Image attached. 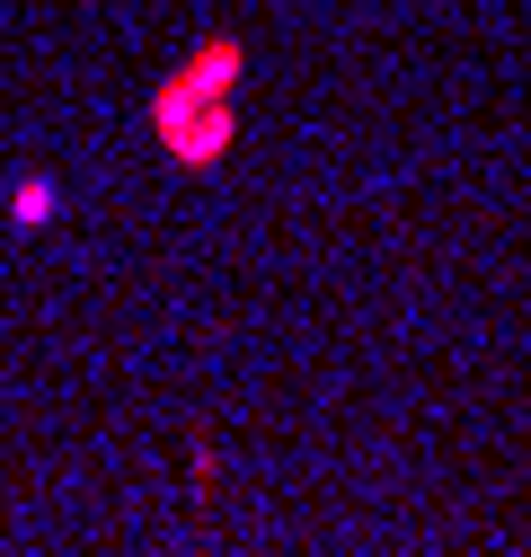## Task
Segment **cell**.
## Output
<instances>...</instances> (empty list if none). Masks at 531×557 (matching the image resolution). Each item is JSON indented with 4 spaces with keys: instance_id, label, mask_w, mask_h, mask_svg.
Masks as SVG:
<instances>
[{
    "instance_id": "7a4b0ae2",
    "label": "cell",
    "mask_w": 531,
    "mask_h": 557,
    "mask_svg": "<svg viewBox=\"0 0 531 557\" xmlns=\"http://www.w3.org/2000/svg\"><path fill=\"white\" fill-rule=\"evenodd\" d=\"M10 213H18V231L53 222V186H45V177H18V203H10Z\"/></svg>"
},
{
    "instance_id": "6da1fadb",
    "label": "cell",
    "mask_w": 531,
    "mask_h": 557,
    "mask_svg": "<svg viewBox=\"0 0 531 557\" xmlns=\"http://www.w3.org/2000/svg\"><path fill=\"white\" fill-rule=\"evenodd\" d=\"M239 72H248V53H239L231 36H213L205 53H186L177 72L160 81V98H151V133H160V151H169V160L213 169V160L231 151V133H239L231 89H239Z\"/></svg>"
}]
</instances>
